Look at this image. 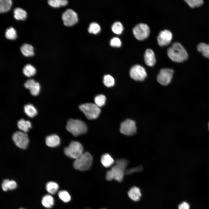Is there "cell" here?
I'll return each instance as SVG.
<instances>
[{
	"label": "cell",
	"mask_w": 209,
	"mask_h": 209,
	"mask_svg": "<svg viewBox=\"0 0 209 209\" xmlns=\"http://www.w3.org/2000/svg\"><path fill=\"white\" fill-rule=\"evenodd\" d=\"M12 139L17 147L22 149L26 148L29 142L27 134L20 131H17L14 133L12 136Z\"/></svg>",
	"instance_id": "ba28073f"
},
{
	"label": "cell",
	"mask_w": 209,
	"mask_h": 209,
	"mask_svg": "<svg viewBox=\"0 0 209 209\" xmlns=\"http://www.w3.org/2000/svg\"><path fill=\"white\" fill-rule=\"evenodd\" d=\"M17 125L19 129L25 133L27 132L29 129L31 127V122L29 121L23 119H21L18 121Z\"/></svg>",
	"instance_id": "ffe728a7"
},
{
	"label": "cell",
	"mask_w": 209,
	"mask_h": 209,
	"mask_svg": "<svg viewBox=\"0 0 209 209\" xmlns=\"http://www.w3.org/2000/svg\"><path fill=\"white\" fill-rule=\"evenodd\" d=\"M48 2L51 6L56 8L65 6L67 4L68 1L66 0H49Z\"/></svg>",
	"instance_id": "83f0119b"
},
{
	"label": "cell",
	"mask_w": 209,
	"mask_h": 209,
	"mask_svg": "<svg viewBox=\"0 0 209 209\" xmlns=\"http://www.w3.org/2000/svg\"><path fill=\"white\" fill-rule=\"evenodd\" d=\"M178 208L179 209H189L190 205L186 202L184 201L179 205Z\"/></svg>",
	"instance_id": "ab89813d"
},
{
	"label": "cell",
	"mask_w": 209,
	"mask_h": 209,
	"mask_svg": "<svg viewBox=\"0 0 209 209\" xmlns=\"http://www.w3.org/2000/svg\"><path fill=\"white\" fill-rule=\"evenodd\" d=\"M101 162L104 167H110L113 164L114 160L109 154L107 153L102 156Z\"/></svg>",
	"instance_id": "d6986e66"
},
{
	"label": "cell",
	"mask_w": 209,
	"mask_h": 209,
	"mask_svg": "<svg viewBox=\"0 0 209 209\" xmlns=\"http://www.w3.org/2000/svg\"></svg>",
	"instance_id": "ee69618b"
},
{
	"label": "cell",
	"mask_w": 209,
	"mask_h": 209,
	"mask_svg": "<svg viewBox=\"0 0 209 209\" xmlns=\"http://www.w3.org/2000/svg\"><path fill=\"white\" fill-rule=\"evenodd\" d=\"M17 35L15 30L12 27L8 28L5 33V36L8 39H15L17 37Z\"/></svg>",
	"instance_id": "1f68e13d"
},
{
	"label": "cell",
	"mask_w": 209,
	"mask_h": 209,
	"mask_svg": "<svg viewBox=\"0 0 209 209\" xmlns=\"http://www.w3.org/2000/svg\"><path fill=\"white\" fill-rule=\"evenodd\" d=\"M93 157L88 152L83 153L75 159L73 163L74 167L76 170L84 171L89 170L91 167Z\"/></svg>",
	"instance_id": "3957f363"
},
{
	"label": "cell",
	"mask_w": 209,
	"mask_h": 209,
	"mask_svg": "<svg viewBox=\"0 0 209 209\" xmlns=\"http://www.w3.org/2000/svg\"><path fill=\"white\" fill-rule=\"evenodd\" d=\"M62 19L64 24L67 26H72L78 21L77 13L71 9H68L63 12Z\"/></svg>",
	"instance_id": "8fae6325"
},
{
	"label": "cell",
	"mask_w": 209,
	"mask_h": 209,
	"mask_svg": "<svg viewBox=\"0 0 209 209\" xmlns=\"http://www.w3.org/2000/svg\"><path fill=\"white\" fill-rule=\"evenodd\" d=\"M60 141L59 137L55 134L48 136L45 139L46 144L51 147H54L58 146L60 143Z\"/></svg>",
	"instance_id": "9a60e30c"
},
{
	"label": "cell",
	"mask_w": 209,
	"mask_h": 209,
	"mask_svg": "<svg viewBox=\"0 0 209 209\" xmlns=\"http://www.w3.org/2000/svg\"><path fill=\"white\" fill-rule=\"evenodd\" d=\"M144 60L146 64L149 66H152L156 62L154 53L153 51L150 48H147L145 51Z\"/></svg>",
	"instance_id": "4fadbf2b"
},
{
	"label": "cell",
	"mask_w": 209,
	"mask_h": 209,
	"mask_svg": "<svg viewBox=\"0 0 209 209\" xmlns=\"http://www.w3.org/2000/svg\"><path fill=\"white\" fill-rule=\"evenodd\" d=\"M106 178L108 181H110L114 179L113 175L111 170L108 171L106 173Z\"/></svg>",
	"instance_id": "60d3db41"
},
{
	"label": "cell",
	"mask_w": 209,
	"mask_h": 209,
	"mask_svg": "<svg viewBox=\"0 0 209 209\" xmlns=\"http://www.w3.org/2000/svg\"><path fill=\"white\" fill-rule=\"evenodd\" d=\"M66 128L75 136L85 133L87 129V126L84 122L80 120L72 119L68 121Z\"/></svg>",
	"instance_id": "7a4b0ae2"
},
{
	"label": "cell",
	"mask_w": 209,
	"mask_h": 209,
	"mask_svg": "<svg viewBox=\"0 0 209 209\" xmlns=\"http://www.w3.org/2000/svg\"><path fill=\"white\" fill-rule=\"evenodd\" d=\"M14 17L17 20H24L27 17V13L26 11L22 9L19 8H16L14 11Z\"/></svg>",
	"instance_id": "603a6c76"
},
{
	"label": "cell",
	"mask_w": 209,
	"mask_h": 209,
	"mask_svg": "<svg viewBox=\"0 0 209 209\" xmlns=\"http://www.w3.org/2000/svg\"><path fill=\"white\" fill-rule=\"evenodd\" d=\"M106 100V97L102 94H99L96 96L94 99L95 104L99 107H102L105 105Z\"/></svg>",
	"instance_id": "f1b7e54d"
},
{
	"label": "cell",
	"mask_w": 209,
	"mask_h": 209,
	"mask_svg": "<svg viewBox=\"0 0 209 209\" xmlns=\"http://www.w3.org/2000/svg\"><path fill=\"white\" fill-rule=\"evenodd\" d=\"M64 152L66 155L75 159L83 153V147L79 142L73 141L68 147L64 148Z\"/></svg>",
	"instance_id": "5b68a950"
},
{
	"label": "cell",
	"mask_w": 209,
	"mask_h": 209,
	"mask_svg": "<svg viewBox=\"0 0 209 209\" xmlns=\"http://www.w3.org/2000/svg\"><path fill=\"white\" fill-rule=\"evenodd\" d=\"M42 203L45 207L47 208H51L54 204V199L50 195H45L42 199Z\"/></svg>",
	"instance_id": "44dd1931"
},
{
	"label": "cell",
	"mask_w": 209,
	"mask_h": 209,
	"mask_svg": "<svg viewBox=\"0 0 209 209\" xmlns=\"http://www.w3.org/2000/svg\"><path fill=\"white\" fill-rule=\"evenodd\" d=\"M185 1L192 8L200 6L203 3L202 0H186Z\"/></svg>",
	"instance_id": "e575fe53"
},
{
	"label": "cell",
	"mask_w": 209,
	"mask_h": 209,
	"mask_svg": "<svg viewBox=\"0 0 209 209\" xmlns=\"http://www.w3.org/2000/svg\"><path fill=\"white\" fill-rule=\"evenodd\" d=\"M129 74L131 77L136 81H143L147 76L145 68L139 64L135 65L131 67Z\"/></svg>",
	"instance_id": "9c48e42d"
},
{
	"label": "cell",
	"mask_w": 209,
	"mask_h": 209,
	"mask_svg": "<svg viewBox=\"0 0 209 209\" xmlns=\"http://www.w3.org/2000/svg\"><path fill=\"white\" fill-rule=\"evenodd\" d=\"M110 45L113 47H120L121 45V41L120 39L117 37H113L110 41Z\"/></svg>",
	"instance_id": "74e56055"
},
{
	"label": "cell",
	"mask_w": 209,
	"mask_h": 209,
	"mask_svg": "<svg viewBox=\"0 0 209 209\" xmlns=\"http://www.w3.org/2000/svg\"><path fill=\"white\" fill-rule=\"evenodd\" d=\"M24 209L22 208H20V209Z\"/></svg>",
	"instance_id": "7bdbcfd3"
},
{
	"label": "cell",
	"mask_w": 209,
	"mask_h": 209,
	"mask_svg": "<svg viewBox=\"0 0 209 209\" xmlns=\"http://www.w3.org/2000/svg\"><path fill=\"white\" fill-rule=\"evenodd\" d=\"M137 128L135 122L131 119H127L121 124L120 130L122 134L131 136L135 134Z\"/></svg>",
	"instance_id": "52a82bcc"
},
{
	"label": "cell",
	"mask_w": 209,
	"mask_h": 209,
	"mask_svg": "<svg viewBox=\"0 0 209 209\" xmlns=\"http://www.w3.org/2000/svg\"><path fill=\"white\" fill-rule=\"evenodd\" d=\"M167 53L169 58L173 61L181 62L186 60L188 54L186 51L178 42L173 43L167 50Z\"/></svg>",
	"instance_id": "6da1fadb"
},
{
	"label": "cell",
	"mask_w": 209,
	"mask_h": 209,
	"mask_svg": "<svg viewBox=\"0 0 209 209\" xmlns=\"http://www.w3.org/2000/svg\"><path fill=\"white\" fill-rule=\"evenodd\" d=\"M197 49L204 57L209 58V44L201 43L198 45Z\"/></svg>",
	"instance_id": "cb8c5ba5"
},
{
	"label": "cell",
	"mask_w": 209,
	"mask_h": 209,
	"mask_svg": "<svg viewBox=\"0 0 209 209\" xmlns=\"http://www.w3.org/2000/svg\"><path fill=\"white\" fill-rule=\"evenodd\" d=\"M46 188L48 193L53 194H55L57 191L59 187L56 183L53 181H49L46 183Z\"/></svg>",
	"instance_id": "d4e9b609"
},
{
	"label": "cell",
	"mask_w": 209,
	"mask_h": 209,
	"mask_svg": "<svg viewBox=\"0 0 209 209\" xmlns=\"http://www.w3.org/2000/svg\"><path fill=\"white\" fill-rule=\"evenodd\" d=\"M128 195L131 199L135 201L139 200L141 196L140 189L136 186H134L130 189L128 191Z\"/></svg>",
	"instance_id": "2e32d148"
},
{
	"label": "cell",
	"mask_w": 209,
	"mask_h": 209,
	"mask_svg": "<svg viewBox=\"0 0 209 209\" xmlns=\"http://www.w3.org/2000/svg\"><path fill=\"white\" fill-rule=\"evenodd\" d=\"M79 108L90 120L96 118L101 112L100 108L95 103H89L82 104L79 106Z\"/></svg>",
	"instance_id": "277c9868"
},
{
	"label": "cell",
	"mask_w": 209,
	"mask_h": 209,
	"mask_svg": "<svg viewBox=\"0 0 209 209\" xmlns=\"http://www.w3.org/2000/svg\"><path fill=\"white\" fill-rule=\"evenodd\" d=\"M174 71L173 70L168 68L161 69L157 77V81L161 84L166 85L170 82Z\"/></svg>",
	"instance_id": "30bf717a"
},
{
	"label": "cell",
	"mask_w": 209,
	"mask_h": 209,
	"mask_svg": "<svg viewBox=\"0 0 209 209\" xmlns=\"http://www.w3.org/2000/svg\"><path fill=\"white\" fill-rule=\"evenodd\" d=\"M11 0H0V12L3 13L8 11L12 5Z\"/></svg>",
	"instance_id": "4316f807"
},
{
	"label": "cell",
	"mask_w": 209,
	"mask_h": 209,
	"mask_svg": "<svg viewBox=\"0 0 209 209\" xmlns=\"http://www.w3.org/2000/svg\"><path fill=\"white\" fill-rule=\"evenodd\" d=\"M172 37V34L170 31L164 29L159 33L157 37L158 42L161 46L167 45L170 43Z\"/></svg>",
	"instance_id": "7c38bea8"
},
{
	"label": "cell",
	"mask_w": 209,
	"mask_h": 209,
	"mask_svg": "<svg viewBox=\"0 0 209 209\" xmlns=\"http://www.w3.org/2000/svg\"><path fill=\"white\" fill-rule=\"evenodd\" d=\"M100 28L99 25L96 23H92L89 25L88 28L89 33L96 34L100 31Z\"/></svg>",
	"instance_id": "836d02e7"
},
{
	"label": "cell",
	"mask_w": 209,
	"mask_h": 209,
	"mask_svg": "<svg viewBox=\"0 0 209 209\" xmlns=\"http://www.w3.org/2000/svg\"><path fill=\"white\" fill-rule=\"evenodd\" d=\"M133 33L135 37L139 40L144 39L148 36L150 29L148 25L145 23H139L133 28Z\"/></svg>",
	"instance_id": "8992f818"
},
{
	"label": "cell",
	"mask_w": 209,
	"mask_h": 209,
	"mask_svg": "<svg viewBox=\"0 0 209 209\" xmlns=\"http://www.w3.org/2000/svg\"><path fill=\"white\" fill-rule=\"evenodd\" d=\"M111 170L112 172L114 179L118 182H121L122 180L125 173L124 170L115 165Z\"/></svg>",
	"instance_id": "5bb4252c"
},
{
	"label": "cell",
	"mask_w": 209,
	"mask_h": 209,
	"mask_svg": "<svg viewBox=\"0 0 209 209\" xmlns=\"http://www.w3.org/2000/svg\"><path fill=\"white\" fill-rule=\"evenodd\" d=\"M33 47L31 45L25 44L20 48V50L22 54L26 57L33 56L34 55Z\"/></svg>",
	"instance_id": "ac0fdd59"
},
{
	"label": "cell",
	"mask_w": 209,
	"mask_h": 209,
	"mask_svg": "<svg viewBox=\"0 0 209 209\" xmlns=\"http://www.w3.org/2000/svg\"><path fill=\"white\" fill-rule=\"evenodd\" d=\"M40 87L39 84L36 82L35 84L30 90V92L32 95L33 96H37L39 93Z\"/></svg>",
	"instance_id": "d590c367"
},
{
	"label": "cell",
	"mask_w": 209,
	"mask_h": 209,
	"mask_svg": "<svg viewBox=\"0 0 209 209\" xmlns=\"http://www.w3.org/2000/svg\"><path fill=\"white\" fill-rule=\"evenodd\" d=\"M103 82L106 86L111 87L114 85L115 80L111 75H106L104 76Z\"/></svg>",
	"instance_id": "f546056e"
},
{
	"label": "cell",
	"mask_w": 209,
	"mask_h": 209,
	"mask_svg": "<svg viewBox=\"0 0 209 209\" xmlns=\"http://www.w3.org/2000/svg\"><path fill=\"white\" fill-rule=\"evenodd\" d=\"M17 187L16 182L14 180H10L8 179H4L1 184L2 190L6 191L8 190H12L15 189Z\"/></svg>",
	"instance_id": "e0dca14e"
},
{
	"label": "cell",
	"mask_w": 209,
	"mask_h": 209,
	"mask_svg": "<svg viewBox=\"0 0 209 209\" xmlns=\"http://www.w3.org/2000/svg\"><path fill=\"white\" fill-rule=\"evenodd\" d=\"M208 128H209V123H208Z\"/></svg>",
	"instance_id": "b9f144b4"
},
{
	"label": "cell",
	"mask_w": 209,
	"mask_h": 209,
	"mask_svg": "<svg viewBox=\"0 0 209 209\" xmlns=\"http://www.w3.org/2000/svg\"><path fill=\"white\" fill-rule=\"evenodd\" d=\"M111 29L114 33L117 34H120L123 31V27L120 22L116 21L112 25Z\"/></svg>",
	"instance_id": "4dcf8cb0"
},
{
	"label": "cell",
	"mask_w": 209,
	"mask_h": 209,
	"mask_svg": "<svg viewBox=\"0 0 209 209\" xmlns=\"http://www.w3.org/2000/svg\"><path fill=\"white\" fill-rule=\"evenodd\" d=\"M24 110L25 113L31 118L35 116L37 113L36 109L33 105L30 104L26 105L24 107Z\"/></svg>",
	"instance_id": "7402d4cb"
},
{
	"label": "cell",
	"mask_w": 209,
	"mask_h": 209,
	"mask_svg": "<svg viewBox=\"0 0 209 209\" xmlns=\"http://www.w3.org/2000/svg\"><path fill=\"white\" fill-rule=\"evenodd\" d=\"M59 198L64 202H68L71 200V197L69 193L66 191L62 190L58 193Z\"/></svg>",
	"instance_id": "d6a6232c"
},
{
	"label": "cell",
	"mask_w": 209,
	"mask_h": 209,
	"mask_svg": "<svg viewBox=\"0 0 209 209\" xmlns=\"http://www.w3.org/2000/svg\"><path fill=\"white\" fill-rule=\"evenodd\" d=\"M24 74L27 77H30L34 75L36 73L35 68L30 64H27L25 66L23 69Z\"/></svg>",
	"instance_id": "484cf974"
},
{
	"label": "cell",
	"mask_w": 209,
	"mask_h": 209,
	"mask_svg": "<svg viewBox=\"0 0 209 209\" xmlns=\"http://www.w3.org/2000/svg\"><path fill=\"white\" fill-rule=\"evenodd\" d=\"M128 163V161L124 159H121L116 161L115 162V165L121 167L125 170Z\"/></svg>",
	"instance_id": "8d00e7d4"
},
{
	"label": "cell",
	"mask_w": 209,
	"mask_h": 209,
	"mask_svg": "<svg viewBox=\"0 0 209 209\" xmlns=\"http://www.w3.org/2000/svg\"><path fill=\"white\" fill-rule=\"evenodd\" d=\"M36 82L33 79H30L27 80L24 83V87L30 90L35 84Z\"/></svg>",
	"instance_id": "f35d334b"
}]
</instances>
